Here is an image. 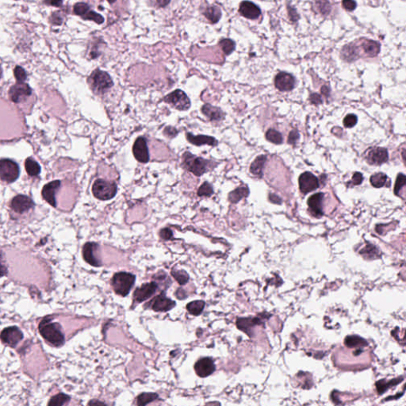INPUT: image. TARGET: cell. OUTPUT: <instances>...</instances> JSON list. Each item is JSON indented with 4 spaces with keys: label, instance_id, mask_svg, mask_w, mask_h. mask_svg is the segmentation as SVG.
Segmentation results:
<instances>
[{
    "label": "cell",
    "instance_id": "cell-1",
    "mask_svg": "<svg viewBox=\"0 0 406 406\" xmlns=\"http://www.w3.org/2000/svg\"><path fill=\"white\" fill-rule=\"evenodd\" d=\"M40 334L51 345L61 347L65 341V334L61 326L51 317H46L42 320L39 325Z\"/></svg>",
    "mask_w": 406,
    "mask_h": 406
},
{
    "label": "cell",
    "instance_id": "cell-2",
    "mask_svg": "<svg viewBox=\"0 0 406 406\" xmlns=\"http://www.w3.org/2000/svg\"><path fill=\"white\" fill-rule=\"evenodd\" d=\"M182 167L195 176H201L211 169L212 163L202 157L191 154V152H186L182 155Z\"/></svg>",
    "mask_w": 406,
    "mask_h": 406
},
{
    "label": "cell",
    "instance_id": "cell-3",
    "mask_svg": "<svg viewBox=\"0 0 406 406\" xmlns=\"http://www.w3.org/2000/svg\"><path fill=\"white\" fill-rule=\"evenodd\" d=\"M88 83L92 91L97 95H102L113 87L114 83L107 72L96 69L88 78Z\"/></svg>",
    "mask_w": 406,
    "mask_h": 406
},
{
    "label": "cell",
    "instance_id": "cell-4",
    "mask_svg": "<svg viewBox=\"0 0 406 406\" xmlns=\"http://www.w3.org/2000/svg\"><path fill=\"white\" fill-rule=\"evenodd\" d=\"M136 280V276L128 272H119L114 276L112 286L116 293L125 297L128 295Z\"/></svg>",
    "mask_w": 406,
    "mask_h": 406
},
{
    "label": "cell",
    "instance_id": "cell-5",
    "mask_svg": "<svg viewBox=\"0 0 406 406\" xmlns=\"http://www.w3.org/2000/svg\"><path fill=\"white\" fill-rule=\"evenodd\" d=\"M117 191V184L102 179H96L92 186V193L96 198L102 201L112 199Z\"/></svg>",
    "mask_w": 406,
    "mask_h": 406
},
{
    "label": "cell",
    "instance_id": "cell-6",
    "mask_svg": "<svg viewBox=\"0 0 406 406\" xmlns=\"http://www.w3.org/2000/svg\"><path fill=\"white\" fill-rule=\"evenodd\" d=\"M19 176V167L15 161L9 159L0 160V178L4 182H11L15 181Z\"/></svg>",
    "mask_w": 406,
    "mask_h": 406
},
{
    "label": "cell",
    "instance_id": "cell-7",
    "mask_svg": "<svg viewBox=\"0 0 406 406\" xmlns=\"http://www.w3.org/2000/svg\"><path fill=\"white\" fill-rule=\"evenodd\" d=\"M163 101L178 111H187L191 107V101L189 98L181 90H176L172 91V93L168 94L164 97Z\"/></svg>",
    "mask_w": 406,
    "mask_h": 406
},
{
    "label": "cell",
    "instance_id": "cell-8",
    "mask_svg": "<svg viewBox=\"0 0 406 406\" xmlns=\"http://www.w3.org/2000/svg\"><path fill=\"white\" fill-rule=\"evenodd\" d=\"M367 163L372 165H381L386 163L389 159L388 151L384 148H369L365 155Z\"/></svg>",
    "mask_w": 406,
    "mask_h": 406
},
{
    "label": "cell",
    "instance_id": "cell-9",
    "mask_svg": "<svg viewBox=\"0 0 406 406\" xmlns=\"http://www.w3.org/2000/svg\"><path fill=\"white\" fill-rule=\"evenodd\" d=\"M0 339L2 343L13 348L16 347L17 343L23 339V334L22 331L16 326L8 327L2 331L0 334Z\"/></svg>",
    "mask_w": 406,
    "mask_h": 406
},
{
    "label": "cell",
    "instance_id": "cell-10",
    "mask_svg": "<svg viewBox=\"0 0 406 406\" xmlns=\"http://www.w3.org/2000/svg\"><path fill=\"white\" fill-rule=\"evenodd\" d=\"M267 313H265L264 317H262V314L256 317H246V318H238L237 321V328L240 330L245 332L250 337H252V329L256 326L263 325V320L267 319Z\"/></svg>",
    "mask_w": 406,
    "mask_h": 406
},
{
    "label": "cell",
    "instance_id": "cell-11",
    "mask_svg": "<svg viewBox=\"0 0 406 406\" xmlns=\"http://www.w3.org/2000/svg\"><path fill=\"white\" fill-rule=\"evenodd\" d=\"M298 183L300 191L305 195L315 191L319 187V180L317 177L309 172H304L300 176Z\"/></svg>",
    "mask_w": 406,
    "mask_h": 406
},
{
    "label": "cell",
    "instance_id": "cell-12",
    "mask_svg": "<svg viewBox=\"0 0 406 406\" xmlns=\"http://www.w3.org/2000/svg\"><path fill=\"white\" fill-rule=\"evenodd\" d=\"M32 90L28 84L18 83L11 87L9 91V96L11 101L16 103L24 101L27 97L31 96Z\"/></svg>",
    "mask_w": 406,
    "mask_h": 406
},
{
    "label": "cell",
    "instance_id": "cell-13",
    "mask_svg": "<svg viewBox=\"0 0 406 406\" xmlns=\"http://www.w3.org/2000/svg\"><path fill=\"white\" fill-rule=\"evenodd\" d=\"M148 307L157 312H167L174 308L176 302L167 298L164 293H161L148 302Z\"/></svg>",
    "mask_w": 406,
    "mask_h": 406
},
{
    "label": "cell",
    "instance_id": "cell-14",
    "mask_svg": "<svg viewBox=\"0 0 406 406\" xmlns=\"http://www.w3.org/2000/svg\"><path fill=\"white\" fill-rule=\"evenodd\" d=\"M33 202L31 198H29L28 196L17 195L12 199L11 202V208L15 213H19V214H23V213L28 212L30 210L33 208Z\"/></svg>",
    "mask_w": 406,
    "mask_h": 406
},
{
    "label": "cell",
    "instance_id": "cell-15",
    "mask_svg": "<svg viewBox=\"0 0 406 406\" xmlns=\"http://www.w3.org/2000/svg\"><path fill=\"white\" fill-rule=\"evenodd\" d=\"M134 157L140 163H146L149 161V152L146 138L140 137L135 141L133 147Z\"/></svg>",
    "mask_w": 406,
    "mask_h": 406
},
{
    "label": "cell",
    "instance_id": "cell-16",
    "mask_svg": "<svg viewBox=\"0 0 406 406\" xmlns=\"http://www.w3.org/2000/svg\"><path fill=\"white\" fill-rule=\"evenodd\" d=\"M275 84L277 89L281 91H290L293 89L295 85V79L292 75L287 72H280L276 76Z\"/></svg>",
    "mask_w": 406,
    "mask_h": 406
},
{
    "label": "cell",
    "instance_id": "cell-17",
    "mask_svg": "<svg viewBox=\"0 0 406 406\" xmlns=\"http://www.w3.org/2000/svg\"><path fill=\"white\" fill-rule=\"evenodd\" d=\"M195 371L201 378H206L214 372L215 365L211 358H201L195 365Z\"/></svg>",
    "mask_w": 406,
    "mask_h": 406
},
{
    "label": "cell",
    "instance_id": "cell-18",
    "mask_svg": "<svg viewBox=\"0 0 406 406\" xmlns=\"http://www.w3.org/2000/svg\"><path fill=\"white\" fill-rule=\"evenodd\" d=\"M324 193H317L310 196L308 200L309 211L312 216L320 218L324 215L322 202H323Z\"/></svg>",
    "mask_w": 406,
    "mask_h": 406
},
{
    "label": "cell",
    "instance_id": "cell-19",
    "mask_svg": "<svg viewBox=\"0 0 406 406\" xmlns=\"http://www.w3.org/2000/svg\"><path fill=\"white\" fill-rule=\"evenodd\" d=\"M157 289V284L152 282L142 285L134 292V298L137 302H142L151 298Z\"/></svg>",
    "mask_w": 406,
    "mask_h": 406
},
{
    "label": "cell",
    "instance_id": "cell-20",
    "mask_svg": "<svg viewBox=\"0 0 406 406\" xmlns=\"http://www.w3.org/2000/svg\"><path fill=\"white\" fill-rule=\"evenodd\" d=\"M60 187H61V181L55 180L49 182L48 184L44 186L42 189V197L52 207H56L57 206L55 195Z\"/></svg>",
    "mask_w": 406,
    "mask_h": 406
},
{
    "label": "cell",
    "instance_id": "cell-21",
    "mask_svg": "<svg viewBox=\"0 0 406 406\" xmlns=\"http://www.w3.org/2000/svg\"><path fill=\"white\" fill-rule=\"evenodd\" d=\"M240 13L244 17L249 19H256L260 16V9L257 5L249 1H244L240 5Z\"/></svg>",
    "mask_w": 406,
    "mask_h": 406
},
{
    "label": "cell",
    "instance_id": "cell-22",
    "mask_svg": "<svg viewBox=\"0 0 406 406\" xmlns=\"http://www.w3.org/2000/svg\"><path fill=\"white\" fill-rule=\"evenodd\" d=\"M97 248H98V245L96 244L88 242L83 246V259L87 263H89L90 265L94 266V267H99L101 265L99 260L95 256V252Z\"/></svg>",
    "mask_w": 406,
    "mask_h": 406
},
{
    "label": "cell",
    "instance_id": "cell-23",
    "mask_svg": "<svg viewBox=\"0 0 406 406\" xmlns=\"http://www.w3.org/2000/svg\"><path fill=\"white\" fill-rule=\"evenodd\" d=\"M187 136V141H189L190 143L195 146H216L217 145V140L213 137H210V136H205V135H198V136H195V135L191 134V133H187L186 134Z\"/></svg>",
    "mask_w": 406,
    "mask_h": 406
},
{
    "label": "cell",
    "instance_id": "cell-24",
    "mask_svg": "<svg viewBox=\"0 0 406 406\" xmlns=\"http://www.w3.org/2000/svg\"><path fill=\"white\" fill-rule=\"evenodd\" d=\"M202 112L212 122H219L224 119L225 114L222 112V110L210 104H205L202 107Z\"/></svg>",
    "mask_w": 406,
    "mask_h": 406
},
{
    "label": "cell",
    "instance_id": "cell-25",
    "mask_svg": "<svg viewBox=\"0 0 406 406\" xmlns=\"http://www.w3.org/2000/svg\"><path fill=\"white\" fill-rule=\"evenodd\" d=\"M361 48L363 49V52L366 56L374 57L378 54L380 51V46L378 42L371 41V40H362L361 41Z\"/></svg>",
    "mask_w": 406,
    "mask_h": 406
},
{
    "label": "cell",
    "instance_id": "cell-26",
    "mask_svg": "<svg viewBox=\"0 0 406 406\" xmlns=\"http://www.w3.org/2000/svg\"><path fill=\"white\" fill-rule=\"evenodd\" d=\"M266 161H267V157L265 155H261L257 157L250 166V172L258 178H262L263 167L265 164Z\"/></svg>",
    "mask_w": 406,
    "mask_h": 406
},
{
    "label": "cell",
    "instance_id": "cell-27",
    "mask_svg": "<svg viewBox=\"0 0 406 406\" xmlns=\"http://www.w3.org/2000/svg\"><path fill=\"white\" fill-rule=\"evenodd\" d=\"M404 379L403 377H399V378H395V379H392L390 381L379 380L376 382V389L378 391V394H383L386 391L388 390L391 387H395L397 385L399 384L400 382Z\"/></svg>",
    "mask_w": 406,
    "mask_h": 406
},
{
    "label": "cell",
    "instance_id": "cell-28",
    "mask_svg": "<svg viewBox=\"0 0 406 406\" xmlns=\"http://www.w3.org/2000/svg\"><path fill=\"white\" fill-rule=\"evenodd\" d=\"M344 344L348 348H364L368 345L367 341L358 336H348L344 340Z\"/></svg>",
    "mask_w": 406,
    "mask_h": 406
},
{
    "label": "cell",
    "instance_id": "cell-29",
    "mask_svg": "<svg viewBox=\"0 0 406 406\" xmlns=\"http://www.w3.org/2000/svg\"><path fill=\"white\" fill-rule=\"evenodd\" d=\"M248 195H249V190H248V187H240L229 193L228 200L232 203H237L242 198L248 197Z\"/></svg>",
    "mask_w": 406,
    "mask_h": 406
},
{
    "label": "cell",
    "instance_id": "cell-30",
    "mask_svg": "<svg viewBox=\"0 0 406 406\" xmlns=\"http://www.w3.org/2000/svg\"><path fill=\"white\" fill-rule=\"evenodd\" d=\"M359 253L364 258L369 259V260H373V259L378 258L380 257L379 250L377 248L375 245L370 243H367V245L361 249Z\"/></svg>",
    "mask_w": 406,
    "mask_h": 406
},
{
    "label": "cell",
    "instance_id": "cell-31",
    "mask_svg": "<svg viewBox=\"0 0 406 406\" xmlns=\"http://www.w3.org/2000/svg\"><path fill=\"white\" fill-rule=\"evenodd\" d=\"M204 16L207 17V19L212 23H216L219 21L222 17V12L219 7L217 6H213L207 8L204 12Z\"/></svg>",
    "mask_w": 406,
    "mask_h": 406
},
{
    "label": "cell",
    "instance_id": "cell-32",
    "mask_svg": "<svg viewBox=\"0 0 406 406\" xmlns=\"http://www.w3.org/2000/svg\"><path fill=\"white\" fill-rule=\"evenodd\" d=\"M25 167H26V172L28 173L29 176H37L40 174L41 172V167L39 164L33 160V158H27L25 162Z\"/></svg>",
    "mask_w": 406,
    "mask_h": 406
},
{
    "label": "cell",
    "instance_id": "cell-33",
    "mask_svg": "<svg viewBox=\"0 0 406 406\" xmlns=\"http://www.w3.org/2000/svg\"><path fill=\"white\" fill-rule=\"evenodd\" d=\"M387 179L388 177L384 173H376L371 177V183L374 187L381 188L387 185Z\"/></svg>",
    "mask_w": 406,
    "mask_h": 406
},
{
    "label": "cell",
    "instance_id": "cell-34",
    "mask_svg": "<svg viewBox=\"0 0 406 406\" xmlns=\"http://www.w3.org/2000/svg\"><path fill=\"white\" fill-rule=\"evenodd\" d=\"M204 307L205 302L203 301H194L190 302L187 306V310L189 311V313L192 315L195 316H198L200 313H202Z\"/></svg>",
    "mask_w": 406,
    "mask_h": 406
},
{
    "label": "cell",
    "instance_id": "cell-35",
    "mask_svg": "<svg viewBox=\"0 0 406 406\" xmlns=\"http://www.w3.org/2000/svg\"><path fill=\"white\" fill-rule=\"evenodd\" d=\"M159 398L158 394L155 393H144L137 398V405L138 406H146L150 402H154Z\"/></svg>",
    "mask_w": 406,
    "mask_h": 406
},
{
    "label": "cell",
    "instance_id": "cell-36",
    "mask_svg": "<svg viewBox=\"0 0 406 406\" xmlns=\"http://www.w3.org/2000/svg\"><path fill=\"white\" fill-rule=\"evenodd\" d=\"M266 138L267 141L272 142V143L276 144V145H279L282 143V136L279 132L276 130H272L270 129L266 133Z\"/></svg>",
    "mask_w": 406,
    "mask_h": 406
},
{
    "label": "cell",
    "instance_id": "cell-37",
    "mask_svg": "<svg viewBox=\"0 0 406 406\" xmlns=\"http://www.w3.org/2000/svg\"><path fill=\"white\" fill-rule=\"evenodd\" d=\"M69 397L65 394V393H59L51 399V401L49 402V405H51V406H63V405L66 404L67 402H69Z\"/></svg>",
    "mask_w": 406,
    "mask_h": 406
},
{
    "label": "cell",
    "instance_id": "cell-38",
    "mask_svg": "<svg viewBox=\"0 0 406 406\" xmlns=\"http://www.w3.org/2000/svg\"><path fill=\"white\" fill-rule=\"evenodd\" d=\"M213 194V187L209 182H205L198 188V195L199 197H211Z\"/></svg>",
    "mask_w": 406,
    "mask_h": 406
},
{
    "label": "cell",
    "instance_id": "cell-39",
    "mask_svg": "<svg viewBox=\"0 0 406 406\" xmlns=\"http://www.w3.org/2000/svg\"><path fill=\"white\" fill-rule=\"evenodd\" d=\"M220 46L226 55H229L235 49V42L230 39H223L220 42Z\"/></svg>",
    "mask_w": 406,
    "mask_h": 406
},
{
    "label": "cell",
    "instance_id": "cell-40",
    "mask_svg": "<svg viewBox=\"0 0 406 406\" xmlns=\"http://www.w3.org/2000/svg\"><path fill=\"white\" fill-rule=\"evenodd\" d=\"M82 17L85 20H91V21H94V22H96L98 24H102L104 22V18H103V17L101 15L96 13L95 11H91V10L87 14H85L84 16Z\"/></svg>",
    "mask_w": 406,
    "mask_h": 406
},
{
    "label": "cell",
    "instance_id": "cell-41",
    "mask_svg": "<svg viewBox=\"0 0 406 406\" xmlns=\"http://www.w3.org/2000/svg\"><path fill=\"white\" fill-rule=\"evenodd\" d=\"M89 11V6L83 2H79L74 6V13L81 17H83L85 14H87Z\"/></svg>",
    "mask_w": 406,
    "mask_h": 406
},
{
    "label": "cell",
    "instance_id": "cell-42",
    "mask_svg": "<svg viewBox=\"0 0 406 406\" xmlns=\"http://www.w3.org/2000/svg\"><path fill=\"white\" fill-rule=\"evenodd\" d=\"M172 276H174L176 281L180 285H184L187 283L188 281V276L185 272H181V271H172Z\"/></svg>",
    "mask_w": 406,
    "mask_h": 406
},
{
    "label": "cell",
    "instance_id": "cell-43",
    "mask_svg": "<svg viewBox=\"0 0 406 406\" xmlns=\"http://www.w3.org/2000/svg\"><path fill=\"white\" fill-rule=\"evenodd\" d=\"M357 122H358L357 116L353 114H348V115L344 117V119H343V125H344L346 128H352V127H354L357 125Z\"/></svg>",
    "mask_w": 406,
    "mask_h": 406
},
{
    "label": "cell",
    "instance_id": "cell-44",
    "mask_svg": "<svg viewBox=\"0 0 406 406\" xmlns=\"http://www.w3.org/2000/svg\"><path fill=\"white\" fill-rule=\"evenodd\" d=\"M406 176H405L404 174H402V173L398 175L397 180H396L395 186H394V193H395L397 195H399L400 191H401L402 187H404L405 185H406Z\"/></svg>",
    "mask_w": 406,
    "mask_h": 406
},
{
    "label": "cell",
    "instance_id": "cell-45",
    "mask_svg": "<svg viewBox=\"0 0 406 406\" xmlns=\"http://www.w3.org/2000/svg\"><path fill=\"white\" fill-rule=\"evenodd\" d=\"M15 76L18 83H23L26 80V73L25 70L20 66H17L14 71Z\"/></svg>",
    "mask_w": 406,
    "mask_h": 406
},
{
    "label": "cell",
    "instance_id": "cell-46",
    "mask_svg": "<svg viewBox=\"0 0 406 406\" xmlns=\"http://www.w3.org/2000/svg\"><path fill=\"white\" fill-rule=\"evenodd\" d=\"M342 6L347 11H352L357 7V2H355L354 0H343Z\"/></svg>",
    "mask_w": 406,
    "mask_h": 406
},
{
    "label": "cell",
    "instance_id": "cell-47",
    "mask_svg": "<svg viewBox=\"0 0 406 406\" xmlns=\"http://www.w3.org/2000/svg\"><path fill=\"white\" fill-rule=\"evenodd\" d=\"M363 176L360 172H356L352 176V183L353 186H358L360 185L363 182Z\"/></svg>",
    "mask_w": 406,
    "mask_h": 406
},
{
    "label": "cell",
    "instance_id": "cell-48",
    "mask_svg": "<svg viewBox=\"0 0 406 406\" xmlns=\"http://www.w3.org/2000/svg\"><path fill=\"white\" fill-rule=\"evenodd\" d=\"M299 139V133L296 130L291 131L289 137H288V143L291 145H294V144Z\"/></svg>",
    "mask_w": 406,
    "mask_h": 406
},
{
    "label": "cell",
    "instance_id": "cell-49",
    "mask_svg": "<svg viewBox=\"0 0 406 406\" xmlns=\"http://www.w3.org/2000/svg\"><path fill=\"white\" fill-rule=\"evenodd\" d=\"M160 235H161V238H163V240H170L173 236V233H172V231L170 228H165L161 230Z\"/></svg>",
    "mask_w": 406,
    "mask_h": 406
},
{
    "label": "cell",
    "instance_id": "cell-50",
    "mask_svg": "<svg viewBox=\"0 0 406 406\" xmlns=\"http://www.w3.org/2000/svg\"><path fill=\"white\" fill-rule=\"evenodd\" d=\"M309 100H310V102H312L313 104L318 105L322 103V97H321L318 94H311L310 97H309Z\"/></svg>",
    "mask_w": 406,
    "mask_h": 406
},
{
    "label": "cell",
    "instance_id": "cell-51",
    "mask_svg": "<svg viewBox=\"0 0 406 406\" xmlns=\"http://www.w3.org/2000/svg\"><path fill=\"white\" fill-rule=\"evenodd\" d=\"M163 133H164V134H165L167 137H174L175 136H176L177 133H178V131L176 130V129L173 128V127L168 126V127L165 128Z\"/></svg>",
    "mask_w": 406,
    "mask_h": 406
},
{
    "label": "cell",
    "instance_id": "cell-52",
    "mask_svg": "<svg viewBox=\"0 0 406 406\" xmlns=\"http://www.w3.org/2000/svg\"><path fill=\"white\" fill-rule=\"evenodd\" d=\"M45 2L46 4L57 7H61V5L63 4L62 0H45Z\"/></svg>",
    "mask_w": 406,
    "mask_h": 406
},
{
    "label": "cell",
    "instance_id": "cell-53",
    "mask_svg": "<svg viewBox=\"0 0 406 406\" xmlns=\"http://www.w3.org/2000/svg\"><path fill=\"white\" fill-rule=\"evenodd\" d=\"M269 199L271 202H273L275 204H281L282 203V199L275 194H270Z\"/></svg>",
    "mask_w": 406,
    "mask_h": 406
},
{
    "label": "cell",
    "instance_id": "cell-54",
    "mask_svg": "<svg viewBox=\"0 0 406 406\" xmlns=\"http://www.w3.org/2000/svg\"><path fill=\"white\" fill-rule=\"evenodd\" d=\"M52 23H54L56 25H61L62 23V17H60L59 16L58 14H53V16H52Z\"/></svg>",
    "mask_w": 406,
    "mask_h": 406
},
{
    "label": "cell",
    "instance_id": "cell-55",
    "mask_svg": "<svg viewBox=\"0 0 406 406\" xmlns=\"http://www.w3.org/2000/svg\"><path fill=\"white\" fill-rule=\"evenodd\" d=\"M7 274V268L3 264L2 260V257L0 256V276H6Z\"/></svg>",
    "mask_w": 406,
    "mask_h": 406
},
{
    "label": "cell",
    "instance_id": "cell-56",
    "mask_svg": "<svg viewBox=\"0 0 406 406\" xmlns=\"http://www.w3.org/2000/svg\"><path fill=\"white\" fill-rule=\"evenodd\" d=\"M156 5L160 7H164L168 5L170 0H154Z\"/></svg>",
    "mask_w": 406,
    "mask_h": 406
},
{
    "label": "cell",
    "instance_id": "cell-57",
    "mask_svg": "<svg viewBox=\"0 0 406 406\" xmlns=\"http://www.w3.org/2000/svg\"><path fill=\"white\" fill-rule=\"evenodd\" d=\"M322 92L325 96H328V95H329V89H328V87H325V86L322 87Z\"/></svg>",
    "mask_w": 406,
    "mask_h": 406
},
{
    "label": "cell",
    "instance_id": "cell-58",
    "mask_svg": "<svg viewBox=\"0 0 406 406\" xmlns=\"http://www.w3.org/2000/svg\"><path fill=\"white\" fill-rule=\"evenodd\" d=\"M403 395V393H401V394H398V396H395V397H390V398H386V401H390V399H395V398H399L401 396Z\"/></svg>",
    "mask_w": 406,
    "mask_h": 406
},
{
    "label": "cell",
    "instance_id": "cell-59",
    "mask_svg": "<svg viewBox=\"0 0 406 406\" xmlns=\"http://www.w3.org/2000/svg\"><path fill=\"white\" fill-rule=\"evenodd\" d=\"M108 2L110 3H114V2H116V0H108Z\"/></svg>",
    "mask_w": 406,
    "mask_h": 406
}]
</instances>
